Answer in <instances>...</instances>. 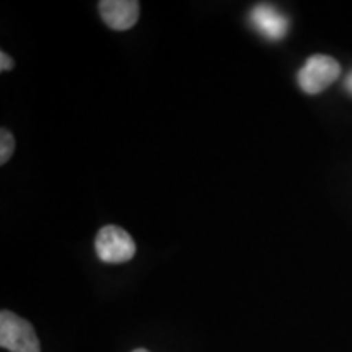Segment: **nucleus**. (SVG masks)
Here are the masks:
<instances>
[{
  "instance_id": "obj_7",
  "label": "nucleus",
  "mask_w": 352,
  "mask_h": 352,
  "mask_svg": "<svg viewBox=\"0 0 352 352\" xmlns=\"http://www.w3.org/2000/svg\"><path fill=\"white\" fill-rule=\"evenodd\" d=\"M13 67H15V63H13L12 57L8 56L6 51L0 52V70H2V72H8V70H12Z\"/></svg>"
},
{
  "instance_id": "obj_5",
  "label": "nucleus",
  "mask_w": 352,
  "mask_h": 352,
  "mask_svg": "<svg viewBox=\"0 0 352 352\" xmlns=\"http://www.w3.org/2000/svg\"><path fill=\"white\" fill-rule=\"evenodd\" d=\"M98 10L109 28L114 32H126L138 23L140 3L135 0H101Z\"/></svg>"
},
{
  "instance_id": "obj_3",
  "label": "nucleus",
  "mask_w": 352,
  "mask_h": 352,
  "mask_svg": "<svg viewBox=\"0 0 352 352\" xmlns=\"http://www.w3.org/2000/svg\"><path fill=\"white\" fill-rule=\"evenodd\" d=\"M95 252L103 263L121 264L135 254V243L124 228L104 226L95 239Z\"/></svg>"
},
{
  "instance_id": "obj_9",
  "label": "nucleus",
  "mask_w": 352,
  "mask_h": 352,
  "mask_svg": "<svg viewBox=\"0 0 352 352\" xmlns=\"http://www.w3.org/2000/svg\"><path fill=\"white\" fill-rule=\"evenodd\" d=\"M132 352H151V351H147V349H142V347H139V349H135V351H132Z\"/></svg>"
},
{
  "instance_id": "obj_1",
  "label": "nucleus",
  "mask_w": 352,
  "mask_h": 352,
  "mask_svg": "<svg viewBox=\"0 0 352 352\" xmlns=\"http://www.w3.org/2000/svg\"><path fill=\"white\" fill-rule=\"evenodd\" d=\"M0 346L10 352H41L33 324L8 310L0 311Z\"/></svg>"
},
{
  "instance_id": "obj_2",
  "label": "nucleus",
  "mask_w": 352,
  "mask_h": 352,
  "mask_svg": "<svg viewBox=\"0 0 352 352\" xmlns=\"http://www.w3.org/2000/svg\"><path fill=\"white\" fill-rule=\"evenodd\" d=\"M341 65L333 57L315 54L308 57L303 67L298 70V87L308 95H318L340 77Z\"/></svg>"
},
{
  "instance_id": "obj_6",
  "label": "nucleus",
  "mask_w": 352,
  "mask_h": 352,
  "mask_svg": "<svg viewBox=\"0 0 352 352\" xmlns=\"http://www.w3.org/2000/svg\"><path fill=\"white\" fill-rule=\"evenodd\" d=\"M15 151V138L7 127L0 129V165H6Z\"/></svg>"
},
{
  "instance_id": "obj_8",
  "label": "nucleus",
  "mask_w": 352,
  "mask_h": 352,
  "mask_svg": "<svg viewBox=\"0 0 352 352\" xmlns=\"http://www.w3.org/2000/svg\"><path fill=\"white\" fill-rule=\"evenodd\" d=\"M344 87H346V90L349 91V94L352 95V72L349 74V76H347L346 82H344Z\"/></svg>"
},
{
  "instance_id": "obj_4",
  "label": "nucleus",
  "mask_w": 352,
  "mask_h": 352,
  "mask_svg": "<svg viewBox=\"0 0 352 352\" xmlns=\"http://www.w3.org/2000/svg\"><path fill=\"white\" fill-rule=\"evenodd\" d=\"M253 30L266 38L267 41H280L289 32V19L279 8L270 3H259L253 7L248 15Z\"/></svg>"
}]
</instances>
